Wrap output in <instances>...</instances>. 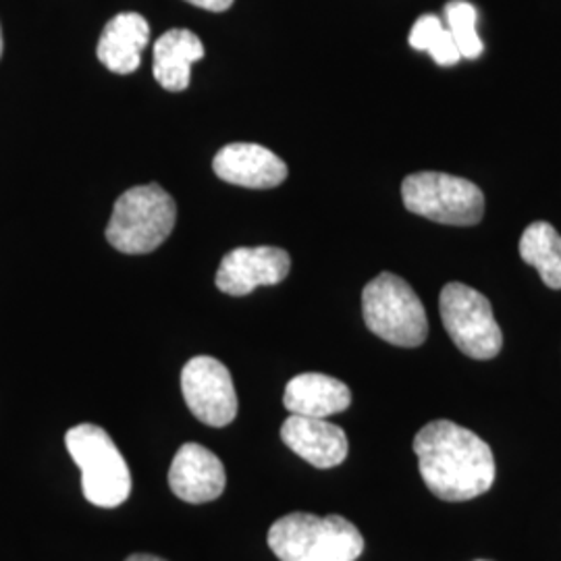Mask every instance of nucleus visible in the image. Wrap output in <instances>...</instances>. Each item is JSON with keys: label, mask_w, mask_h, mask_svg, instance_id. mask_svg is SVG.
Here are the masks:
<instances>
[{"label": "nucleus", "mask_w": 561, "mask_h": 561, "mask_svg": "<svg viewBox=\"0 0 561 561\" xmlns=\"http://www.w3.org/2000/svg\"><path fill=\"white\" fill-rule=\"evenodd\" d=\"M422 481L443 502H468L495 482V458L481 437L451 421L424 424L414 437Z\"/></svg>", "instance_id": "f257e3e1"}, {"label": "nucleus", "mask_w": 561, "mask_h": 561, "mask_svg": "<svg viewBox=\"0 0 561 561\" xmlns=\"http://www.w3.org/2000/svg\"><path fill=\"white\" fill-rule=\"evenodd\" d=\"M266 541L280 561H356L364 551L360 530L335 514H287L268 528Z\"/></svg>", "instance_id": "f03ea898"}, {"label": "nucleus", "mask_w": 561, "mask_h": 561, "mask_svg": "<svg viewBox=\"0 0 561 561\" xmlns=\"http://www.w3.org/2000/svg\"><path fill=\"white\" fill-rule=\"evenodd\" d=\"M178 221L175 201L161 185L127 190L113 206L106 240L123 254H148L167 240Z\"/></svg>", "instance_id": "7ed1b4c3"}, {"label": "nucleus", "mask_w": 561, "mask_h": 561, "mask_svg": "<svg viewBox=\"0 0 561 561\" xmlns=\"http://www.w3.org/2000/svg\"><path fill=\"white\" fill-rule=\"evenodd\" d=\"M69 456L81 470L85 500L104 510L119 507L131 493V472L111 435L96 424H78L65 435Z\"/></svg>", "instance_id": "20e7f679"}, {"label": "nucleus", "mask_w": 561, "mask_h": 561, "mask_svg": "<svg viewBox=\"0 0 561 561\" xmlns=\"http://www.w3.org/2000/svg\"><path fill=\"white\" fill-rule=\"evenodd\" d=\"M366 327L400 347H419L428 335V321L416 291L393 273H381L362 291Z\"/></svg>", "instance_id": "39448f33"}, {"label": "nucleus", "mask_w": 561, "mask_h": 561, "mask_svg": "<svg viewBox=\"0 0 561 561\" xmlns=\"http://www.w3.org/2000/svg\"><path fill=\"white\" fill-rule=\"evenodd\" d=\"M401 198L410 213L443 225L470 227L484 215V194L477 183L437 171L408 175Z\"/></svg>", "instance_id": "423d86ee"}, {"label": "nucleus", "mask_w": 561, "mask_h": 561, "mask_svg": "<svg viewBox=\"0 0 561 561\" xmlns=\"http://www.w3.org/2000/svg\"><path fill=\"white\" fill-rule=\"evenodd\" d=\"M439 310L443 327L461 354L474 360H491L502 352V327L495 321L491 301L481 291L463 283H447Z\"/></svg>", "instance_id": "0eeeda50"}, {"label": "nucleus", "mask_w": 561, "mask_h": 561, "mask_svg": "<svg viewBox=\"0 0 561 561\" xmlns=\"http://www.w3.org/2000/svg\"><path fill=\"white\" fill-rule=\"evenodd\" d=\"M181 391L198 421L221 428L238 416V393L227 366L210 356H196L181 370Z\"/></svg>", "instance_id": "6e6552de"}, {"label": "nucleus", "mask_w": 561, "mask_h": 561, "mask_svg": "<svg viewBox=\"0 0 561 561\" xmlns=\"http://www.w3.org/2000/svg\"><path fill=\"white\" fill-rule=\"evenodd\" d=\"M289 268L291 259L280 248H236L222 259L217 287L227 296L241 298L262 285H279L287 279Z\"/></svg>", "instance_id": "1a4fd4ad"}, {"label": "nucleus", "mask_w": 561, "mask_h": 561, "mask_svg": "<svg viewBox=\"0 0 561 561\" xmlns=\"http://www.w3.org/2000/svg\"><path fill=\"white\" fill-rule=\"evenodd\" d=\"M227 484L222 461L204 445H181L169 468V486L185 503L219 500Z\"/></svg>", "instance_id": "9d476101"}, {"label": "nucleus", "mask_w": 561, "mask_h": 561, "mask_svg": "<svg viewBox=\"0 0 561 561\" xmlns=\"http://www.w3.org/2000/svg\"><path fill=\"white\" fill-rule=\"evenodd\" d=\"M219 180L250 187L271 190L287 180V164L261 144L238 141L221 148L213 161Z\"/></svg>", "instance_id": "9b49d317"}, {"label": "nucleus", "mask_w": 561, "mask_h": 561, "mask_svg": "<svg viewBox=\"0 0 561 561\" xmlns=\"http://www.w3.org/2000/svg\"><path fill=\"white\" fill-rule=\"evenodd\" d=\"M280 439L301 460L327 470L347 458V435L327 419H308L291 414L280 426Z\"/></svg>", "instance_id": "f8f14e48"}, {"label": "nucleus", "mask_w": 561, "mask_h": 561, "mask_svg": "<svg viewBox=\"0 0 561 561\" xmlns=\"http://www.w3.org/2000/svg\"><path fill=\"white\" fill-rule=\"evenodd\" d=\"M283 405L298 416L329 419L352 405V391L345 382L321 373H304L287 382Z\"/></svg>", "instance_id": "ddd939ff"}, {"label": "nucleus", "mask_w": 561, "mask_h": 561, "mask_svg": "<svg viewBox=\"0 0 561 561\" xmlns=\"http://www.w3.org/2000/svg\"><path fill=\"white\" fill-rule=\"evenodd\" d=\"M148 41L150 25L140 13H119L106 23L96 55L108 71L127 76L140 67L141 50Z\"/></svg>", "instance_id": "4468645a"}, {"label": "nucleus", "mask_w": 561, "mask_h": 561, "mask_svg": "<svg viewBox=\"0 0 561 561\" xmlns=\"http://www.w3.org/2000/svg\"><path fill=\"white\" fill-rule=\"evenodd\" d=\"M204 59V44L190 30H169L154 42V80L169 92L187 90L192 80V65Z\"/></svg>", "instance_id": "2eb2a0df"}, {"label": "nucleus", "mask_w": 561, "mask_h": 561, "mask_svg": "<svg viewBox=\"0 0 561 561\" xmlns=\"http://www.w3.org/2000/svg\"><path fill=\"white\" fill-rule=\"evenodd\" d=\"M522 261L535 266L542 283L561 289V236L549 222H530L520 238Z\"/></svg>", "instance_id": "dca6fc26"}, {"label": "nucleus", "mask_w": 561, "mask_h": 561, "mask_svg": "<svg viewBox=\"0 0 561 561\" xmlns=\"http://www.w3.org/2000/svg\"><path fill=\"white\" fill-rule=\"evenodd\" d=\"M408 42L414 50L428 53L439 67H454L460 62V50L451 38L449 30L443 25V21L437 15L419 18L412 25Z\"/></svg>", "instance_id": "f3484780"}, {"label": "nucleus", "mask_w": 561, "mask_h": 561, "mask_svg": "<svg viewBox=\"0 0 561 561\" xmlns=\"http://www.w3.org/2000/svg\"><path fill=\"white\" fill-rule=\"evenodd\" d=\"M445 20L447 30L460 50L461 59H479L484 50V44L477 32V9L466 0H451L445 4Z\"/></svg>", "instance_id": "a211bd4d"}, {"label": "nucleus", "mask_w": 561, "mask_h": 561, "mask_svg": "<svg viewBox=\"0 0 561 561\" xmlns=\"http://www.w3.org/2000/svg\"><path fill=\"white\" fill-rule=\"evenodd\" d=\"M185 2L204 9V11H213V13H222L233 4V0H185Z\"/></svg>", "instance_id": "6ab92c4d"}, {"label": "nucleus", "mask_w": 561, "mask_h": 561, "mask_svg": "<svg viewBox=\"0 0 561 561\" xmlns=\"http://www.w3.org/2000/svg\"><path fill=\"white\" fill-rule=\"evenodd\" d=\"M125 561H167L159 558V556H150V553H134Z\"/></svg>", "instance_id": "aec40b11"}, {"label": "nucleus", "mask_w": 561, "mask_h": 561, "mask_svg": "<svg viewBox=\"0 0 561 561\" xmlns=\"http://www.w3.org/2000/svg\"><path fill=\"white\" fill-rule=\"evenodd\" d=\"M0 57H2V32H0Z\"/></svg>", "instance_id": "412c9836"}]
</instances>
